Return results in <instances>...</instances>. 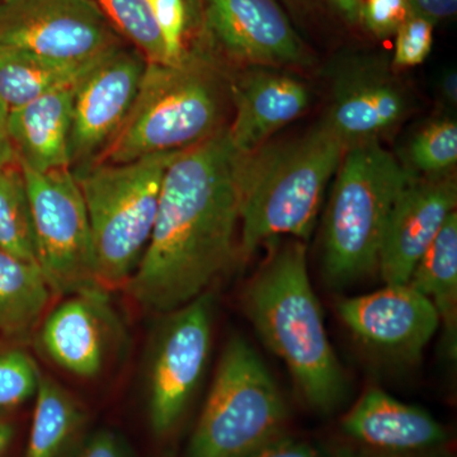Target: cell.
<instances>
[{
	"label": "cell",
	"mask_w": 457,
	"mask_h": 457,
	"mask_svg": "<svg viewBox=\"0 0 457 457\" xmlns=\"http://www.w3.org/2000/svg\"><path fill=\"white\" fill-rule=\"evenodd\" d=\"M243 161L228 126L171 161L152 237L125 284L141 308L176 311L206 293L239 255Z\"/></svg>",
	"instance_id": "cell-1"
},
{
	"label": "cell",
	"mask_w": 457,
	"mask_h": 457,
	"mask_svg": "<svg viewBox=\"0 0 457 457\" xmlns=\"http://www.w3.org/2000/svg\"><path fill=\"white\" fill-rule=\"evenodd\" d=\"M255 332L293 376L303 402L329 414L347 398V378L328 337L302 240L279 246L243 291Z\"/></svg>",
	"instance_id": "cell-2"
},
{
	"label": "cell",
	"mask_w": 457,
	"mask_h": 457,
	"mask_svg": "<svg viewBox=\"0 0 457 457\" xmlns=\"http://www.w3.org/2000/svg\"><path fill=\"white\" fill-rule=\"evenodd\" d=\"M345 144L323 122L299 139L245 155L240 173L239 255L248 260L269 240L312 237L328 183Z\"/></svg>",
	"instance_id": "cell-3"
},
{
	"label": "cell",
	"mask_w": 457,
	"mask_h": 457,
	"mask_svg": "<svg viewBox=\"0 0 457 457\" xmlns=\"http://www.w3.org/2000/svg\"><path fill=\"white\" fill-rule=\"evenodd\" d=\"M228 99V82L212 56L187 51L179 64L147 62L130 112L93 164L197 145L227 128Z\"/></svg>",
	"instance_id": "cell-4"
},
{
	"label": "cell",
	"mask_w": 457,
	"mask_h": 457,
	"mask_svg": "<svg viewBox=\"0 0 457 457\" xmlns=\"http://www.w3.org/2000/svg\"><path fill=\"white\" fill-rule=\"evenodd\" d=\"M411 176L378 141L345 149L324 218V272L342 287L378 270L387 219Z\"/></svg>",
	"instance_id": "cell-5"
},
{
	"label": "cell",
	"mask_w": 457,
	"mask_h": 457,
	"mask_svg": "<svg viewBox=\"0 0 457 457\" xmlns=\"http://www.w3.org/2000/svg\"><path fill=\"white\" fill-rule=\"evenodd\" d=\"M179 152L71 170L88 212L96 275L106 290L125 285L139 266L154 228L165 171Z\"/></svg>",
	"instance_id": "cell-6"
},
{
	"label": "cell",
	"mask_w": 457,
	"mask_h": 457,
	"mask_svg": "<svg viewBox=\"0 0 457 457\" xmlns=\"http://www.w3.org/2000/svg\"><path fill=\"white\" fill-rule=\"evenodd\" d=\"M287 405L257 351L234 337L222 351L187 457H248L284 435Z\"/></svg>",
	"instance_id": "cell-7"
},
{
	"label": "cell",
	"mask_w": 457,
	"mask_h": 457,
	"mask_svg": "<svg viewBox=\"0 0 457 457\" xmlns=\"http://www.w3.org/2000/svg\"><path fill=\"white\" fill-rule=\"evenodd\" d=\"M22 168L35 239L36 260L59 296L104 288L96 275L86 203L71 168Z\"/></svg>",
	"instance_id": "cell-8"
},
{
	"label": "cell",
	"mask_w": 457,
	"mask_h": 457,
	"mask_svg": "<svg viewBox=\"0 0 457 457\" xmlns=\"http://www.w3.org/2000/svg\"><path fill=\"white\" fill-rule=\"evenodd\" d=\"M213 309V295L206 291L167 312L156 333L147 372V409L155 435H170L179 426L203 381L212 353Z\"/></svg>",
	"instance_id": "cell-9"
},
{
	"label": "cell",
	"mask_w": 457,
	"mask_h": 457,
	"mask_svg": "<svg viewBox=\"0 0 457 457\" xmlns=\"http://www.w3.org/2000/svg\"><path fill=\"white\" fill-rule=\"evenodd\" d=\"M121 45L92 0H0V49L88 64Z\"/></svg>",
	"instance_id": "cell-10"
},
{
	"label": "cell",
	"mask_w": 457,
	"mask_h": 457,
	"mask_svg": "<svg viewBox=\"0 0 457 457\" xmlns=\"http://www.w3.org/2000/svg\"><path fill=\"white\" fill-rule=\"evenodd\" d=\"M147 62L125 45L96 62L75 84L69 159L71 170L95 163L130 112Z\"/></svg>",
	"instance_id": "cell-11"
},
{
	"label": "cell",
	"mask_w": 457,
	"mask_h": 457,
	"mask_svg": "<svg viewBox=\"0 0 457 457\" xmlns=\"http://www.w3.org/2000/svg\"><path fill=\"white\" fill-rule=\"evenodd\" d=\"M201 14L212 46L237 64L282 68L308 62L278 0H201Z\"/></svg>",
	"instance_id": "cell-12"
},
{
	"label": "cell",
	"mask_w": 457,
	"mask_h": 457,
	"mask_svg": "<svg viewBox=\"0 0 457 457\" xmlns=\"http://www.w3.org/2000/svg\"><path fill=\"white\" fill-rule=\"evenodd\" d=\"M345 326L370 350L398 362L413 363L440 329L433 303L411 286L381 290L337 302Z\"/></svg>",
	"instance_id": "cell-13"
},
{
	"label": "cell",
	"mask_w": 457,
	"mask_h": 457,
	"mask_svg": "<svg viewBox=\"0 0 457 457\" xmlns=\"http://www.w3.org/2000/svg\"><path fill=\"white\" fill-rule=\"evenodd\" d=\"M65 297L42 320L38 345L47 359L69 374L97 378L121 345V321L106 288Z\"/></svg>",
	"instance_id": "cell-14"
},
{
	"label": "cell",
	"mask_w": 457,
	"mask_h": 457,
	"mask_svg": "<svg viewBox=\"0 0 457 457\" xmlns=\"http://www.w3.org/2000/svg\"><path fill=\"white\" fill-rule=\"evenodd\" d=\"M457 185L453 173L409 176L385 227L378 270L385 285L407 284L417 262L455 212Z\"/></svg>",
	"instance_id": "cell-15"
},
{
	"label": "cell",
	"mask_w": 457,
	"mask_h": 457,
	"mask_svg": "<svg viewBox=\"0 0 457 457\" xmlns=\"http://www.w3.org/2000/svg\"><path fill=\"white\" fill-rule=\"evenodd\" d=\"M411 110L408 93L389 71L366 60L337 75L332 104L323 123L345 147L378 141Z\"/></svg>",
	"instance_id": "cell-16"
},
{
	"label": "cell",
	"mask_w": 457,
	"mask_h": 457,
	"mask_svg": "<svg viewBox=\"0 0 457 457\" xmlns=\"http://www.w3.org/2000/svg\"><path fill=\"white\" fill-rule=\"evenodd\" d=\"M253 68L228 83L234 107L228 137L245 155L266 145L269 137L302 116L311 104V92L302 80L261 66Z\"/></svg>",
	"instance_id": "cell-17"
},
{
	"label": "cell",
	"mask_w": 457,
	"mask_h": 457,
	"mask_svg": "<svg viewBox=\"0 0 457 457\" xmlns=\"http://www.w3.org/2000/svg\"><path fill=\"white\" fill-rule=\"evenodd\" d=\"M342 431L368 451L420 455L447 441L445 427L423 408L407 404L378 387H370L343 417Z\"/></svg>",
	"instance_id": "cell-18"
},
{
	"label": "cell",
	"mask_w": 457,
	"mask_h": 457,
	"mask_svg": "<svg viewBox=\"0 0 457 457\" xmlns=\"http://www.w3.org/2000/svg\"><path fill=\"white\" fill-rule=\"evenodd\" d=\"M74 87L53 90L9 110V137L21 167L40 173L71 168Z\"/></svg>",
	"instance_id": "cell-19"
},
{
	"label": "cell",
	"mask_w": 457,
	"mask_h": 457,
	"mask_svg": "<svg viewBox=\"0 0 457 457\" xmlns=\"http://www.w3.org/2000/svg\"><path fill=\"white\" fill-rule=\"evenodd\" d=\"M407 284L435 306L445 351L457 354V213H451L432 245L417 262Z\"/></svg>",
	"instance_id": "cell-20"
},
{
	"label": "cell",
	"mask_w": 457,
	"mask_h": 457,
	"mask_svg": "<svg viewBox=\"0 0 457 457\" xmlns=\"http://www.w3.org/2000/svg\"><path fill=\"white\" fill-rule=\"evenodd\" d=\"M86 423L80 403L62 385L42 375L25 457L77 456L86 441Z\"/></svg>",
	"instance_id": "cell-21"
},
{
	"label": "cell",
	"mask_w": 457,
	"mask_h": 457,
	"mask_svg": "<svg viewBox=\"0 0 457 457\" xmlns=\"http://www.w3.org/2000/svg\"><path fill=\"white\" fill-rule=\"evenodd\" d=\"M51 291L37 264L0 249V336L26 338L41 323Z\"/></svg>",
	"instance_id": "cell-22"
},
{
	"label": "cell",
	"mask_w": 457,
	"mask_h": 457,
	"mask_svg": "<svg viewBox=\"0 0 457 457\" xmlns=\"http://www.w3.org/2000/svg\"><path fill=\"white\" fill-rule=\"evenodd\" d=\"M97 62L71 64L22 50L0 49V98L9 110L23 106L53 90L75 86Z\"/></svg>",
	"instance_id": "cell-23"
},
{
	"label": "cell",
	"mask_w": 457,
	"mask_h": 457,
	"mask_svg": "<svg viewBox=\"0 0 457 457\" xmlns=\"http://www.w3.org/2000/svg\"><path fill=\"white\" fill-rule=\"evenodd\" d=\"M0 249L37 264L31 210L20 163L0 170Z\"/></svg>",
	"instance_id": "cell-24"
},
{
	"label": "cell",
	"mask_w": 457,
	"mask_h": 457,
	"mask_svg": "<svg viewBox=\"0 0 457 457\" xmlns=\"http://www.w3.org/2000/svg\"><path fill=\"white\" fill-rule=\"evenodd\" d=\"M117 32L132 42L147 62L167 64L161 32L147 0H92Z\"/></svg>",
	"instance_id": "cell-25"
},
{
	"label": "cell",
	"mask_w": 457,
	"mask_h": 457,
	"mask_svg": "<svg viewBox=\"0 0 457 457\" xmlns=\"http://www.w3.org/2000/svg\"><path fill=\"white\" fill-rule=\"evenodd\" d=\"M409 173L436 176L450 173L457 163V123L438 120L425 126L408 146Z\"/></svg>",
	"instance_id": "cell-26"
},
{
	"label": "cell",
	"mask_w": 457,
	"mask_h": 457,
	"mask_svg": "<svg viewBox=\"0 0 457 457\" xmlns=\"http://www.w3.org/2000/svg\"><path fill=\"white\" fill-rule=\"evenodd\" d=\"M41 376L35 360L25 351L0 352V413L35 398Z\"/></svg>",
	"instance_id": "cell-27"
},
{
	"label": "cell",
	"mask_w": 457,
	"mask_h": 457,
	"mask_svg": "<svg viewBox=\"0 0 457 457\" xmlns=\"http://www.w3.org/2000/svg\"><path fill=\"white\" fill-rule=\"evenodd\" d=\"M435 25L426 18L411 13L395 36L393 64L411 68L426 62L432 51Z\"/></svg>",
	"instance_id": "cell-28"
},
{
	"label": "cell",
	"mask_w": 457,
	"mask_h": 457,
	"mask_svg": "<svg viewBox=\"0 0 457 457\" xmlns=\"http://www.w3.org/2000/svg\"><path fill=\"white\" fill-rule=\"evenodd\" d=\"M152 8L163 40L167 64H179L187 54L183 42L187 25L185 0H153Z\"/></svg>",
	"instance_id": "cell-29"
},
{
	"label": "cell",
	"mask_w": 457,
	"mask_h": 457,
	"mask_svg": "<svg viewBox=\"0 0 457 457\" xmlns=\"http://www.w3.org/2000/svg\"><path fill=\"white\" fill-rule=\"evenodd\" d=\"M411 14L408 0H363L360 23L378 38L395 35Z\"/></svg>",
	"instance_id": "cell-30"
},
{
	"label": "cell",
	"mask_w": 457,
	"mask_h": 457,
	"mask_svg": "<svg viewBox=\"0 0 457 457\" xmlns=\"http://www.w3.org/2000/svg\"><path fill=\"white\" fill-rule=\"evenodd\" d=\"M297 13L323 17L338 25L353 27L360 23L363 0H285Z\"/></svg>",
	"instance_id": "cell-31"
},
{
	"label": "cell",
	"mask_w": 457,
	"mask_h": 457,
	"mask_svg": "<svg viewBox=\"0 0 457 457\" xmlns=\"http://www.w3.org/2000/svg\"><path fill=\"white\" fill-rule=\"evenodd\" d=\"M75 457H132V453L121 436L101 429L86 438Z\"/></svg>",
	"instance_id": "cell-32"
},
{
	"label": "cell",
	"mask_w": 457,
	"mask_h": 457,
	"mask_svg": "<svg viewBox=\"0 0 457 457\" xmlns=\"http://www.w3.org/2000/svg\"><path fill=\"white\" fill-rule=\"evenodd\" d=\"M248 457H323L308 442L284 435L273 438Z\"/></svg>",
	"instance_id": "cell-33"
},
{
	"label": "cell",
	"mask_w": 457,
	"mask_h": 457,
	"mask_svg": "<svg viewBox=\"0 0 457 457\" xmlns=\"http://www.w3.org/2000/svg\"><path fill=\"white\" fill-rule=\"evenodd\" d=\"M411 13L437 25L441 21L456 16L457 0H408Z\"/></svg>",
	"instance_id": "cell-34"
},
{
	"label": "cell",
	"mask_w": 457,
	"mask_h": 457,
	"mask_svg": "<svg viewBox=\"0 0 457 457\" xmlns=\"http://www.w3.org/2000/svg\"><path fill=\"white\" fill-rule=\"evenodd\" d=\"M9 107L0 98V170L17 164V156L8 132Z\"/></svg>",
	"instance_id": "cell-35"
},
{
	"label": "cell",
	"mask_w": 457,
	"mask_h": 457,
	"mask_svg": "<svg viewBox=\"0 0 457 457\" xmlns=\"http://www.w3.org/2000/svg\"><path fill=\"white\" fill-rule=\"evenodd\" d=\"M442 97L446 99L450 104H456L457 102V77L455 71H450L441 79Z\"/></svg>",
	"instance_id": "cell-36"
},
{
	"label": "cell",
	"mask_w": 457,
	"mask_h": 457,
	"mask_svg": "<svg viewBox=\"0 0 457 457\" xmlns=\"http://www.w3.org/2000/svg\"><path fill=\"white\" fill-rule=\"evenodd\" d=\"M335 457H441V456H431V453H420V455H389V453H372V451H352V450H341Z\"/></svg>",
	"instance_id": "cell-37"
},
{
	"label": "cell",
	"mask_w": 457,
	"mask_h": 457,
	"mask_svg": "<svg viewBox=\"0 0 457 457\" xmlns=\"http://www.w3.org/2000/svg\"><path fill=\"white\" fill-rule=\"evenodd\" d=\"M14 428L11 423L0 420V457L4 456L7 453L9 445L13 440Z\"/></svg>",
	"instance_id": "cell-38"
},
{
	"label": "cell",
	"mask_w": 457,
	"mask_h": 457,
	"mask_svg": "<svg viewBox=\"0 0 457 457\" xmlns=\"http://www.w3.org/2000/svg\"><path fill=\"white\" fill-rule=\"evenodd\" d=\"M147 2H149V3H150V4H152L153 0H147Z\"/></svg>",
	"instance_id": "cell-39"
}]
</instances>
